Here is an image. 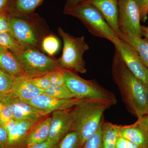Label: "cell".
Segmentation results:
<instances>
[{
    "label": "cell",
    "mask_w": 148,
    "mask_h": 148,
    "mask_svg": "<svg viewBox=\"0 0 148 148\" xmlns=\"http://www.w3.org/2000/svg\"><path fill=\"white\" fill-rule=\"evenodd\" d=\"M14 77L0 69V95L8 94L13 84Z\"/></svg>",
    "instance_id": "cell-25"
},
{
    "label": "cell",
    "mask_w": 148,
    "mask_h": 148,
    "mask_svg": "<svg viewBox=\"0 0 148 148\" xmlns=\"http://www.w3.org/2000/svg\"><path fill=\"white\" fill-rule=\"evenodd\" d=\"M142 29H143L144 36H145L148 38V27H146L142 26Z\"/></svg>",
    "instance_id": "cell-39"
},
{
    "label": "cell",
    "mask_w": 148,
    "mask_h": 148,
    "mask_svg": "<svg viewBox=\"0 0 148 148\" xmlns=\"http://www.w3.org/2000/svg\"><path fill=\"white\" fill-rule=\"evenodd\" d=\"M140 12L141 20L146 22L148 14V0H134Z\"/></svg>",
    "instance_id": "cell-30"
},
{
    "label": "cell",
    "mask_w": 148,
    "mask_h": 148,
    "mask_svg": "<svg viewBox=\"0 0 148 148\" xmlns=\"http://www.w3.org/2000/svg\"><path fill=\"white\" fill-rule=\"evenodd\" d=\"M43 94L57 99H69L75 98L66 84L50 86L47 89L44 90Z\"/></svg>",
    "instance_id": "cell-23"
},
{
    "label": "cell",
    "mask_w": 148,
    "mask_h": 148,
    "mask_svg": "<svg viewBox=\"0 0 148 148\" xmlns=\"http://www.w3.org/2000/svg\"><path fill=\"white\" fill-rule=\"evenodd\" d=\"M123 40L128 42L136 49L143 63L148 69V43L142 38L133 36H127Z\"/></svg>",
    "instance_id": "cell-20"
},
{
    "label": "cell",
    "mask_w": 148,
    "mask_h": 148,
    "mask_svg": "<svg viewBox=\"0 0 148 148\" xmlns=\"http://www.w3.org/2000/svg\"><path fill=\"white\" fill-rule=\"evenodd\" d=\"M3 108V103L2 101L0 100V116H1V113L2 111Z\"/></svg>",
    "instance_id": "cell-40"
},
{
    "label": "cell",
    "mask_w": 148,
    "mask_h": 148,
    "mask_svg": "<svg viewBox=\"0 0 148 148\" xmlns=\"http://www.w3.org/2000/svg\"><path fill=\"white\" fill-rule=\"evenodd\" d=\"M49 135L47 141L58 145L73 129L74 121L73 108L52 113Z\"/></svg>",
    "instance_id": "cell-11"
},
{
    "label": "cell",
    "mask_w": 148,
    "mask_h": 148,
    "mask_svg": "<svg viewBox=\"0 0 148 148\" xmlns=\"http://www.w3.org/2000/svg\"><path fill=\"white\" fill-rule=\"evenodd\" d=\"M31 81L35 86L43 90L47 89L51 86L49 74L42 76L31 79Z\"/></svg>",
    "instance_id": "cell-28"
},
{
    "label": "cell",
    "mask_w": 148,
    "mask_h": 148,
    "mask_svg": "<svg viewBox=\"0 0 148 148\" xmlns=\"http://www.w3.org/2000/svg\"><path fill=\"white\" fill-rule=\"evenodd\" d=\"M10 0H0V13L7 10Z\"/></svg>",
    "instance_id": "cell-38"
},
{
    "label": "cell",
    "mask_w": 148,
    "mask_h": 148,
    "mask_svg": "<svg viewBox=\"0 0 148 148\" xmlns=\"http://www.w3.org/2000/svg\"><path fill=\"white\" fill-rule=\"evenodd\" d=\"M0 69L13 77L24 75L21 66L15 55L7 49L1 47Z\"/></svg>",
    "instance_id": "cell-17"
},
{
    "label": "cell",
    "mask_w": 148,
    "mask_h": 148,
    "mask_svg": "<svg viewBox=\"0 0 148 148\" xmlns=\"http://www.w3.org/2000/svg\"><path fill=\"white\" fill-rule=\"evenodd\" d=\"M63 13L78 18L95 36L106 39L114 45L121 40L101 12L90 3L83 1L73 7L64 9Z\"/></svg>",
    "instance_id": "cell-4"
},
{
    "label": "cell",
    "mask_w": 148,
    "mask_h": 148,
    "mask_svg": "<svg viewBox=\"0 0 148 148\" xmlns=\"http://www.w3.org/2000/svg\"><path fill=\"white\" fill-rule=\"evenodd\" d=\"M113 106L109 101L95 99L87 100L73 108L74 121L72 131L77 133L82 146L101 126L104 112Z\"/></svg>",
    "instance_id": "cell-2"
},
{
    "label": "cell",
    "mask_w": 148,
    "mask_h": 148,
    "mask_svg": "<svg viewBox=\"0 0 148 148\" xmlns=\"http://www.w3.org/2000/svg\"><path fill=\"white\" fill-rule=\"evenodd\" d=\"M112 77L127 110L138 119L148 114V86L135 76L115 49Z\"/></svg>",
    "instance_id": "cell-1"
},
{
    "label": "cell",
    "mask_w": 148,
    "mask_h": 148,
    "mask_svg": "<svg viewBox=\"0 0 148 148\" xmlns=\"http://www.w3.org/2000/svg\"><path fill=\"white\" fill-rule=\"evenodd\" d=\"M115 148H143L125 138L119 136Z\"/></svg>",
    "instance_id": "cell-32"
},
{
    "label": "cell",
    "mask_w": 148,
    "mask_h": 148,
    "mask_svg": "<svg viewBox=\"0 0 148 148\" xmlns=\"http://www.w3.org/2000/svg\"><path fill=\"white\" fill-rule=\"evenodd\" d=\"M9 32L11 34L9 14L6 11L0 13V33Z\"/></svg>",
    "instance_id": "cell-31"
},
{
    "label": "cell",
    "mask_w": 148,
    "mask_h": 148,
    "mask_svg": "<svg viewBox=\"0 0 148 148\" xmlns=\"http://www.w3.org/2000/svg\"><path fill=\"white\" fill-rule=\"evenodd\" d=\"M44 0H10L6 11L13 16L27 18L35 13Z\"/></svg>",
    "instance_id": "cell-16"
},
{
    "label": "cell",
    "mask_w": 148,
    "mask_h": 148,
    "mask_svg": "<svg viewBox=\"0 0 148 148\" xmlns=\"http://www.w3.org/2000/svg\"><path fill=\"white\" fill-rule=\"evenodd\" d=\"M77 133L72 131L59 143L58 148H82Z\"/></svg>",
    "instance_id": "cell-24"
},
{
    "label": "cell",
    "mask_w": 148,
    "mask_h": 148,
    "mask_svg": "<svg viewBox=\"0 0 148 148\" xmlns=\"http://www.w3.org/2000/svg\"><path fill=\"white\" fill-rule=\"evenodd\" d=\"M137 121L141 125H143L148 132V114L145 115L140 118L138 119Z\"/></svg>",
    "instance_id": "cell-36"
},
{
    "label": "cell",
    "mask_w": 148,
    "mask_h": 148,
    "mask_svg": "<svg viewBox=\"0 0 148 148\" xmlns=\"http://www.w3.org/2000/svg\"><path fill=\"white\" fill-rule=\"evenodd\" d=\"M103 148H115L119 135L118 125L106 121L104 117L101 121Z\"/></svg>",
    "instance_id": "cell-19"
},
{
    "label": "cell",
    "mask_w": 148,
    "mask_h": 148,
    "mask_svg": "<svg viewBox=\"0 0 148 148\" xmlns=\"http://www.w3.org/2000/svg\"><path fill=\"white\" fill-rule=\"evenodd\" d=\"M83 0H67L65 4L64 9L71 8L79 3L82 2Z\"/></svg>",
    "instance_id": "cell-37"
},
{
    "label": "cell",
    "mask_w": 148,
    "mask_h": 148,
    "mask_svg": "<svg viewBox=\"0 0 148 148\" xmlns=\"http://www.w3.org/2000/svg\"><path fill=\"white\" fill-rule=\"evenodd\" d=\"M38 123L27 120L18 121L15 126L8 132V140L7 148H24L27 147L29 133Z\"/></svg>",
    "instance_id": "cell-13"
},
{
    "label": "cell",
    "mask_w": 148,
    "mask_h": 148,
    "mask_svg": "<svg viewBox=\"0 0 148 148\" xmlns=\"http://www.w3.org/2000/svg\"><path fill=\"white\" fill-rule=\"evenodd\" d=\"M0 100L3 103L2 111L0 116V125H2L6 121L14 118L12 106L5 95H0Z\"/></svg>",
    "instance_id": "cell-26"
},
{
    "label": "cell",
    "mask_w": 148,
    "mask_h": 148,
    "mask_svg": "<svg viewBox=\"0 0 148 148\" xmlns=\"http://www.w3.org/2000/svg\"><path fill=\"white\" fill-rule=\"evenodd\" d=\"M8 140V132L1 125H0V148H7Z\"/></svg>",
    "instance_id": "cell-33"
},
{
    "label": "cell",
    "mask_w": 148,
    "mask_h": 148,
    "mask_svg": "<svg viewBox=\"0 0 148 148\" xmlns=\"http://www.w3.org/2000/svg\"><path fill=\"white\" fill-rule=\"evenodd\" d=\"M94 6L102 14L107 23L121 40L118 28V3L119 0H83Z\"/></svg>",
    "instance_id": "cell-14"
},
{
    "label": "cell",
    "mask_w": 148,
    "mask_h": 148,
    "mask_svg": "<svg viewBox=\"0 0 148 148\" xmlns=\"http://www.w3.org/2000/svg\"><path fill=\"white\" fill-rule=\"evenodd\" d=\"M65 84L75 98L86 100H102L116 104L115 95L100 85L95 79L86 80L77 73L64 70Z\"/></svg>",
    "instance_id": "cell-7"
},
{
    "label": "cell",
    "mask_w": 148,
    "mask_h": 148,
    "mask_svg": "<svg viewBox=\"0 0 148 148\" xmlns=\"http://www.w3.org/2000/svg\"><path fill=\"white\" fill-rule=\"evenodd\" d=\"M58 31L64 43L63 53L58 59L61 68L76 73H86L87 70L83 55L89 47L85 41L84 36H74L64 32L60 27Z\"/></svg>",
    "instance_id": "cell-6"
},
{
    "label": "cell",
    "mask_w": 148,
    "mask_h": 148,
    "mask_svg": "<svg viewBox=\"0 0 148 148\" xmlns=\"http://www.w3.org/2000/svg\"><path fill=\"white\" fill-rule=\"evenodd\" d=\"M114 45L130 71L148 86V69L136 49L128 42L121 40Z\"/></svg>",
    "instance_id": "cell-10"
},
{
    "label": "cell",
    "mask_w": 148,
    "mask_h": 148,
    "mask_svg": "<svg viewBox=\"0 0 148 148\" xmlns=\"http://www.w3.org/2000/svg\"><path fill=\"white\" fill-rule=\"evenodd\" d=\"M64 70L62 69L49 74L51 86L65 84Z\"/></svg>",
    "instance_id": "cell-29"
},
{
    "label": "cell",
    "mask_w": 148,
    "mask_h": 148,
    "mask_svg": "<svg viewBox=\"0 0 148 148\" xmlns=\"http://www.w3.org/2000/svg\"><path fill=\"white\" fill-rule=\"evenodd\" d=\"M121 137L143 148H148V132L136 121L129 125H118Z\"/></svg>",
    "instance_id": "cell-15"
},
{
    "label": "cell",
    "mask_w": 148,
    "mask_h": 148,
    "mask_svg": "<svg viewBox=\"0 0 148 148\" xmlns=\"http://www.w3.org/2000/svg\"><path fill=\"white\" fill-rule=\"evenodd\" d=\"M51 119V116H47L32 128L27 139V147L43 143L47 140Z\"/></svg>",
    "instance_id": "cell-18"
},
{
    "label": "cell",
    "mask_w": 148,
    "mask_h": 148,
    "mask_svg": "<svg viewBox=\"0 0 148 148\" xmlns=\"http://www.w3.org/2000/svg\"><path fill=\"white\" fill-rule=\"evenodd\" d=\"M101 125L95 133L88 138L82 148H103Z\"/></svg>",
    "instance_id": "cell-27"
},
{
    "label": "cell",
    "mask_w": 148,
    "mask_h": 148,
    "mask_svg": "<svg viewBox=\"0 0 148 148\" xmlns=\"http://www.w3.org/2000/svg\"><path fill=\"white\" fill-rule=\"evenodd\" d=\"M24 75L30 79L42 76L63 69L58 59L32 47H24L16 55Z\"/></svg>",
    "instance_id": "cell-5"
},
{
    "label": "cell",
    "mask_w": 148,
    "mask_h": 148,
    "mask_svg": "<svg viewBox=\"0 0 148 148\" xmlns=\"http://www.w3.org/2000/svg\"><path fill=\"white\" fill-rule=\"evenodd\" d=\"M60 42L52 33L46 36L41 43V50L49 56L53 57L60 48Z\"/></svg>",
    "instance_id": "cell-22"
},
{
    "label": "cell",
    "mask_w": 148,
    "mask_h": 148,
    "mask_svg": "<svg viewBox=\"0 0 148 148\" xmlns=\"http://www.w3.org/2000/svg\"><path fill=\"white\" fill-rule=\"evenodd\" d=\"M9 16L11 34L18 42L24 47L34 48L42 51L43 39L51 33L45 20L36 13L27 18L9 14Z\"/></svg>",
    "instance_id": "cell-3"
},
{
    "label": "cell",
    "mask_w": 148,
    "mask_h": 148,
    "mask_svg": "<svg viewBox=\"0 0 148 148\" xmlns=\"http://www.w3.org/2000/svg\"><path fill=\"white\" fill-rule=\"evenodd\" d=\"M59 144L54 145L49 141H46L43 143L29 146L24 148H58Z\"/></svg>",
    "instance_id": "cell-34"
},
{
    "label": "cell",
    "mask_w": 148,
    "mask_h": 148,
    "mask_svg": "<svg viewBox=\"0 0 148 148\" xmlns=\"http://www.w3.org/2000/svg\"><path fill=\"white\" fill-rule=\"evenodd\" d=\"M140 21V12L134 0H119L117 24L121 40L128 36H144Z\"/></svg>",
    "instance_id": "cell-8"
},
{
    "label": "cell",
    "mask_w": 148,
    "mask_h": 148,
    "mask_svg": "<svg viewBox=\"0 0 148 148\" xmlns=\"http://www.w3.org/2000/svg\"><path fill=\"white\" fill-rule=\"evenodd\" d=\"M43 90L32 83L31 79L23 75L14 77L12 87L8 95L20 100H29L43 94Z\"/></svg>",
    "instance_id": "cell-12"
},
{
    "label": "cell",
    "mask_w": 148,
    "mask_h": 148,
    "mask_svg": "<svg viewBox=\"0 0 148 148\" xmlns=\"http://www.w3.org/2000/svg\"><path fill=\"white\" fill-rule=\"evenodd\" d=\"M88 100L74 98L69 99H57L41 94L29 100H21L29 104L42 115L48 116L56 111L65 110L73 108Z\"/></svg>",
    "instance_id": "cell-9"
},
{
    "label": "cell",
    "mask_w": 148,
    "mask_h": 148,
    "mask_svg": "<svg viewBox=\"0 0 148 148\" xmlns=\"http://www.w3.org/2000/svg\"><path fill=\"white\" fill-rule=\"evenodd\" d=\"M17 121H16L14 119L12 118L6 121L1 125L8 132L15 126Z\"/></svg>",
    "instance_id": "cell-35"
},
{
    "label": "cell",
    "mask_w": 148,
    "mask_h": 148,
    "mask_svg": "<svg viewBox=\"0 0 148 148\" xmlns=\"http://www.w3.org/2000/svg\"><path fill=\"white\" fill-rule=\"evenodd\" d=\"M0 47L7 49L14 55L25 47L21 45L9 32L0 33Z\"/></svg>",
    "instance_id": "cell-21"
}]
</instances>
